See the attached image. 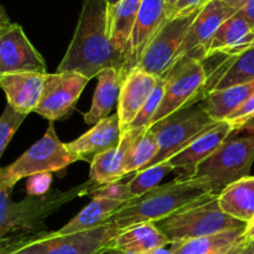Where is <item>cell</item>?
Returning <instances> with one entry per match:
<instances>
[{
    "instance_id": "28",
    "label": "cell",
    "mask_w": 254,
    "mask_h": 254,
    "mask_svg": "<svg viewBox=\"0 0 254 254\" xmlns=\"http://www.w3.org/2000/svg\"><path fill=\"white\" fill-rule=\"evenodd\" d=\"M124 203L127 202L102 197H92L91 202L57 232L61 235H71V233L99 227L107 223L112 215L117 210H119Z\"/></svg>"
},
{
    "instance_id": "37",
    "label": "cell",
    "mask_w": 254,
    "mask_h": 254,
    "mask_svg": "<svg viewBox=\"0 0 254 254\" xmlns=\"http://www.w3.org/2000/svg\"><path fill=\"white\" fill-rule=\"evenodd\" d=\"M238 14L248 22L251 29L254 31V0H250L247 4L238 11Z\"/></svg>"
},
{
    "instance_id": "15",
    "label": "cell",
    "mask_w": 254,
    "mask_h": 254,
    "mask_svg": "<svg viewBox=\"0 0 254 254\" xmlns=\"http://www.w3.org/2000/svg\"><path fill=\"white\" fill-rule=\"evenodd\" d=\"M146 129H127L123 131L121 143L116 148L98 154L91 161L89 181L97 186L117 183L126 176L131 148L143 131Z\"/></svg>"
},
{
    "instance_id": "45",
    "label": "cell",
    "mask_w": 254,
    "mask_h": 254,
    "mask_svg": "<svg viewBox=\"0 0 254 254\" xmlns=\"http://www.w3.org/2000/svg\"><path fill=\"white\" fill-rule=\"evenodd\" d=\"M121 1V0H108V4H109V7L114 6V5H117L118 2Z\"/></svg>"
},
{
    "instance_id": "32",
    "label": "cell",
    "mask_w": 254,
    "mask_h": 254,
    "mask_svg": "<svg viewBox=\"0 0 254 254\" xmlns=\"http://www.w3.org/2000/svg\"><path fill=\"white\" fill-rule=\"evenodd\" d=\"M26 114H21L15 111L12 107L6 104L1 117H0V159L6 149L14 134L26 118Z\"/></svg>"
},
{
    "instance_id": "8",
    "label": "cell",
    "mask_w": 254,
    "mask_h": 254,
    "mask_svg": "<svg viewBox=\"0 0 254 254\" xmlns=\"http://www.w3.org/2000/svg\"><path fill=\"white\" fill-rule=\"evenodd\" d=\"M254 161V134L228 136L225 143L196 170V178L207 179L220 193L231 184L250 176Z\"/></svg>"
},
{
    "instance_id": "36",
    "label": "cell",
    "mask_w": 254,
    "mask_h": 254,
    "mask_svg": "<svg viewBox=\"0 0 254 254\" xmlns=\"http://www.w3.org/2000/svg\"><path fill=\"white\" fill-rule=\"evenodd\" d=\"M254 116V94L251 98H248L242 106L238 109H236L226 121L230 122L233 127V130L238 131L241 127Z\"/></svg>"
},
{
    "instance_id": "1",
    "label": "cell",
    "mask_w": 254,
    "mask_h": 254,
    "mask_svg": "<svg viewBox=\"0 0 254 254\" xmlns=\"http://www.w3.org/2000/svg\"><path fill=\"white\" fill-rule=\"evenodd\" d=\"M106 68L130 71L111 42L108 0H84L72 41L57 72H78L92 79Z\"/></svg>"
},
{
    "instance_id": "10",
    "label": "cell",
    "mask_w": 254,
    "mask_h": 254,
    "mask_svg": "<svg viewBox=\"0 0 254 254\" xmlns=\"http://www.w3.org/2000/svg\"><path fill=\"white\" fill-rule=\"evenodd\" d=\"M198 12L200 10L192 14L166 20L148 45L136 67L158 78H165L178 61L179 50Z\"/></svg>"
},
{
    "instance_id": "46",
    "label": "cell",
    "mask_w": 254,
    "mask_h": 254,
    "mask_svg": "<svg viewBox=\"0 0 254 254\" xmlns=\"http://www.w3.org/2000/svg\"><path fill=\"white\" fill-rule=\"evenodd\" d=\"M124 254H140V253H124Z\"/></svg>"
},
{
    "instance_id": "12",
    "label": "cell",
    "mask_w": 254,
    "mask_h": 254,
    "mask_svg": "<svg viewBox=\"0 0 254 254\" xmlns=\"http://www.w3.org/2000/svg\"><path fill=\"white\" fill-rule=\"evenodd\" d=\"M15 72L46 73V64L19 24L0 29V74Z\"/></svg>"
},
{
    "instance_id": "6",
    "label": "cell",
    "mask_w": 254,
    "mask_h": 254,
    "mask_svg": "<svg viewBox=\"0 0 254 254\" xmlns=\"http://www.w3.org/2000/svg\"><path fill=\"white\" fill-rule=\"evenodd\" d=\"M207 72L202 62L191 56L181 57L164 78V97L151 127L158 122L205 101Z\"/></svg>"
},
{
    "instance_id": "34",
    "label": "cell",
    "mask_w": 254,
    "mask_h": 254,
    "mask_svg": "<svg viewBox=\"0 0 254 254\" xmlns=\"http://www.w3.org/2000/svg\"><path fill=\"white\" fill-rule=\"evenodd\" d=\"M52 183L51 173H41L30 176L26 184L27 196H44L49 193Z\"/></svg>"
},
{
    "instance_id": "3",
    "label": "cell",
    "mask_w": 254,
    "mask_h": 254,
    "mask_svg": "<svg viewBox=\"0 0 254 254\" xmlns=\"http://www.w3.org/2000/svg\"><path fill=\"white\" fill-rule=\"evenodd\" d=\"M97 185L91 181L68 191L55 190L44 196H27L15 202L11 191L0 189V252L19 238L42 232L44 222L62 205L76 197L91 195Z\"/></svg>"
},
{
    "instance_id": "42",
    "label": "cell",
    "mask_w": 254,
    "mask_h": 254,
    "mask_svg": "<svg viewBox=\"0 0 254 254\" xmlns=\"http://www.w3.org/2000/svg\"><path fill=\"white\" fill-rule=\"evenodd\" d=\"M140 254H173L170 248L168 247H161V248H155V250L148 251V252H144Z\"/></svg>"
},
{
    "instance_id": "29",
    "label": "cell",
    "mask_w": 254,
    "mask_h": 254,
    "mask_svg": "<svg viewBox=\"0 0 254 254\" xmlns=\"http://www.w3.org/2000/svg\"><path fill=\"white\" fill-rule=\"evenodd\" d=\"M158 151L159 146L155 133L151 128L146 129L145 131H143L138 136L133 148H131L128 164H127L126 168V175L145 170L149 164L154 160Z\"/></svg>"
},
{
    "instance_id": "39",
    "label": "cell",
    "mask_w": 254,
    "mask_h": 254,
    "mask_svg": "<svg viewBox=\"0 0 254 254\" xmlns=\"http://www.w3.org/2000/svg\"><path fill=\"white\" fill-rule=\"evenodd\" d=\"M221 1L225 2L226 5H228V6L232 7V9L240 11V10L242 9V7L245 6L250 0H221Z\"/></svg>"
},
{
    "instance_id": "43",
    "label": "cell",
    "mask_w": 254,
    "mask_h": 254,
    "mask_svg": "<svg viewBox=\"0 0 254 254\" xmlns=\"http://www.w3.org/2000/svg\"><path fill=\"white\" fill-rule=\"evenodd\" d=\"M240 254H254V243L247 242L245 245V247L242 248Z\"/></svg>"
},
{
    "instance_id": "11",
    "label": "cell",
    "mask_w": 254,
    "mask_h": 254,
    "mask_svg": "<svg viewBox=\"0 0 254 254\" xmlns=\"http://www.w3.org/2000/svg\"><path fill=\"white\" fill-rule=\"evenodd\" d=\"M91 81L78 72L46 73L41 98L35 113L55 122L69 113Z\"/></svg>"
},
{
    "instance_id": "25",
    "label": "cell",
    "mask_w": 254,
    "mask_h": 254,
    "mask_svg": "<svg viewBox=\"0 0 254 254\" xmlns=\"http://www.w3.org/2000/svg\"><path fill=\"white\" fill-rule=\"evenodd\" d=\"M218 205L226 215L243 223L254 217V176L231 184L218 193Z\"/></svg>"
},
{
    "instance_id": "24",
    "label": "cell",
    "mask_w": 254,
    "mask_h": 254,
    "mask_svg": "<svg viewBox=\"0 0 254 254\" xmlns=\"http://www.w3.org/2000/svg\"><path fill=\"white\" fill-rule=\"evenodd\" d=\"M168 246L170 242L156 227L155 222H144L130 226L119 233L112 242L109 253H144Z\"/></svg>"
},
{
    "instance_id": "30",
    "label": "cell",
    "mask_w": 254,
    "mask_h": 254,
    "mask_svg": "<svg viewBox=\"0 0 254 254\" xmlns=\"http://www.w3.org/2000/svg\"><path fill=\"white\" fill-rule=\"evenodd\" d=\"M171 171H174V168L171 166L170 161L168 160L135 173V175L128 181V189L131 200L140 197L144 193L158 188L160 181Z\"/></svg>"
},
{
    "instance_id": "21",
    "label": "cell",
    "mask_w": 254,
    "mask_h": 254,
    "mask_svg": "<svg viewBox=\"0 0 254 254\" xmlns=\"http://www.w3.org/2000/svg\"><path fill=\"white\" fill-rule=\"evenodd\" d=\"M143 0H121L109 7V34L113 49L131 69L130 39Z\"/></svg>"
},
{
    "instance_id": "5",
    "label": "cell",
    "mask_w": 254,
    "mask_h": 254,
    "mask_svg": "<svg viewBox=\"0 0 254 254\" xmlns=\"http://www.w3.org/2000/svg\"><path fill=\"white\" fill-rule=\"evenodd\" d=\"M169 242H184L206 236L217 235L246 223L226 215L218 205V193H211L202 200L176 211L155 222Z\"/></svg>"
},
{
    "instance_id": "18",
    "label": "cell",
    "mask_w": 254,
    "mask_h": 254,
    "mask_svg": "<svg viewBox=\"0 0 254 254\" xmlns=\"http://www.w3.org/2000/svg\"><path fill=\"white\" fill-rule=\"evenodd\" d=\"M254 47V31L248 22L236 12L226 20L216 31L203 52V60L222 55L225 57L237 56Z\"/></svg>"
},
{
    "instance_id": "31",
    "label": "cell",
    "mask_w": 254,
    "mask_h": 254,
    "mask_svg": "<svg viewBox=\"0 0 254 254\" xmlns=\"http://www.w3.org/2000/svg\"><path fill=\"white\" fill-rule=\"evenodd\" d=\"M164 97V78H159L158 84L155 86L154 91L151 92L150 97L145 104L143 106L141 111L134 119L133 123L129 126L128 129H149L151 126V121H153L154 116L158 112L159 107H160L161 102H163Z\"/></svg>"
},
{
    "instance_id": "2",
    "label": "cell",
    "mask_w": 254,
    "mask_h": 254,
    "mask_svg": "<svg viewBox=\"0 0 254 254\" xmlns=\"http://www.w3.org/2000/svg\"><path fill=\"white\" fill-rule=\"evenodd\" d=\"M211 193L216 192L207 179L178 178L124 203L107 222L123 230L138 223L158 222Z\"/></svg>"
},
{
    "instance_id": "40",
    "label": "cell",
    "mask_w": 254,
    "mask_h": 254,
    "mask_svg": "<svg viewBox=\"0 0 254 254\" xmlns=\"http://www.w3.org/2000/svg\"><path fill=\"white\" fill-rule=\"evenodd\" d=\"M9 24H10L9 16H7L6 11H5V9L2 7V5L0 4V29H2V27L6 26V25Z\"/></svg>"
},
{
    "instance_id": "16",
    "label": "cell",
    "mask_w": 254,
    "mask_h": 254,
    "mask_svg": "<svg viewBox=\"0 0 254 254\" xmlns=\"http://www.w3.org/2000/svg\"><path fill=\"white\" fill-rule=\"evenodd\" d=\"M122 135L123 130L119 123V117L114 113L94 124L93 128L76 140L67 143L66 148L77 161H88V159L92 161L98 154L116 148L121 143Z\"/></svg>"
},
{
    "instance_id": "4",
    "label": "cell",
    "mask_w": 254,
    "mask_h": 254,
    "mask_svg": "<svg viewBox=\"0 0 254 254\" xmlns=\"http://www.w3.org/2000/svg\"><path fill=\"white\" fill-rule=\"evenodd\" d=\"M123 231L108 222L71 235L42 231L19 238L0 254H104L109 253L112 242Z\"/></svg>"
},
{
    "instance_id": "22",
    "label": "cell",
    "mask_w": 254,
    "mask_h": 254,
    "mask_svg": "<svg viewBox=\"0 0 254 254\" xmlns=\"http://www.w3.org/2000/svg\"><path fill=\"white\" fill-rule=\"evenodd\" d=\"M127 74L128 71L118 68H106L99 72L92 106L83 116L84 123L97 124L104 118H108L112 109L118 104L119 94Z\"/></svg>"
},
{
    "instance_id": "14",
    "label": "cell",
    "mask_w": 254,
    "mask_h": 254,
    "mask_svg": "<svg viewBox=\"0 0 254 254\" xmlns=\"http://www.w3.org/2000/svg\"><path fill=\"white\" fill-rule=\"evenodd\" d=\"M233 133L235 130L230 122H218L169 160L174 171H179L180 179L195 176L198 166L210 158Z\"/></svg>"
},
{
    "instance_id": "23",
    "label": "cell",
    "mask_w": 254,
    "mask_h": 254,
    "mask_svg": "<svg viewBox=\"0 0 254 254\" xmlns=\"http://www.w3.org/2000/svg\"><path fill=\"white\" fill-rule=\"evenodd\" d=\"M252 81H254V47L237 56L225 57L207 74L206 89L208 93Z\"/></svg>"
},
{
    "instance_id": "26",
    "label": "cell",
    "mask_w": 254,
    "mask_h": 254,
    "mask_svg": "<svg viewBox=\"0 0 254 254\" xmlns=\"http://www.w3.org/2000/svg\"><path fill=\"white\" fill-rule=\"evenodd\" d=\"M246 226L184 242L171 243L173 254H226L240 243L245 242Z\"/></svg>"
},
{
    "instance_id": "44",
    "label": "cell",
    "mask_w": 254,
    "mask_h": 254,
    "mask_svg": "<svg viewBox=\"0 0 254 254\" xmlns=\"http://www.w3.org/2000/svg\"><path fill=\"white\" fill-rule=\"evenodd\" d=\"M176 1H178V0H166V5H168V11H169V9H170V7L174 6V4H175Z\"/></svg>"
},
{
    "instance_id": "27",
    "label": "cell",
    "mask_w": 254,
    "mask_h": 254,
    "mask_svg": "<svg viewBox=\"0 0 254 254\" xmlns=\"http://www.w3.org/2000/svg\"><path fill=\"white\" fill-rule=\"evenodd\" d=\"M254 94V81L230 88L208 92L203 101V109L216 122L226 121Z\"/></svg>"
},
{
    "instance_id": "33",
    "label": "cell",
    "mask_w": 254,
    "mask_h": 254,
    "mask_svg": "<svg viewBox=\"0 0 254 254\" xmlns=\"http://www.w3.org/2000/svg\"><path fill=\"white\" fill-rule=\"evenodd\" d=\"M91 196L92 197H102L108 198V200L123 201V202H128V201L131 200L130 193H129L128 183L122 184L119 181L108 184V185L97 186L91 192Z\"/></svg>"
},
{
    "instance_id": "17",
    "label": "cell",
    "mask_w": 254,
    "mask_h": 254,
    "mask_svg": "<svg viewBox=\"0 0 254 254\" xmlns=\"http://www.w3.org/2000/svg\"><path fill=\"white\" fill-rule=\"evenodd\" d=\"M158 77L146 73L138 67H134L128 72L122 86L117 108L122 130H127L133 123L158 84Z\"/></svg>"
},
{
    "instance_id": "19",
    "label": "cell",
    "mask_w": 254,
    "mask_h": 254,
    "mask_svg": "<svg viewBox=\"0 0 254 254\" xmlns=\"http://www.w3.org/2000/svg\"><path fill=\"white\" fill-rule=\"evenodd\" d=\"M45 74L37 72L0 74V88L6 96L7 104L26 116L35 112L41 98Z\"/></svg>"
},
{
    "instance_id": "41",
    "label": "cell",
    "mask_w": 254,
    "mask_h": 254,
    "mask_svg": "<svg viewBox=\"0 0 254 254\" xmlns=\"http://www.w3.org/2000/svg\"><path fill=\"white\" fill-rule=\"evenodd\" d=\"M238 131H248V133L254 134V116L251 119H248V121L241 127Z\"/></svg>"
},
{
    "instance_id": "7",
    "label": "cell",
    "mask_w": 254,
    "mask_h": 254,
    "mask_svg": "<svg viewBox=\"0 0 254 254\" xmlns=\"http://www.w3.org/2000/svg\"><path fill=\"white\" fill-rule=\"evenodd\" d=\"M50 122L46 133L10 165L0 168V189L12 190L20 180L41 173H55L76 163Z\"/></svg>"
},
{
    "instance_id": "13",
    "label": "cell",
    "mask_w": 254,
    "mask_h": 254,
    "mask_svg": "<svg viewBox=\"0 0 254 254\" xmlns=\"http://www.w3.org/2000/svg\"><path fill=\"white\" fill-rule=\"evenodd\" d=\"M237 12L221 0H212L203 9L191 24L185 40L179 50L178 61L184 56H191L193 59L202 60L203 52L211 39L216 34L221 25Z\"/></svg>"
},
{
    "instance_id": "38",
    "label": "cell",
    "mask_w": 254,
    "mask_h": 254,
    "mask_svg": "<svg viewBox=\"0 0 254 254\" xmlns=\"http://www.w3.org/2000/svg\"><path fill=\"white\" fill-rule=\"evenodd\" d=\"M245 238L247 242L254 243V217L248 223H246Z\"/></svg>"
},
{
    "instance_id": "9",
    "label": "cell",
    "mask_w": 254,
    "mask_h": 254,
    "mask_svg": "<svg viewBox=\"0 0 254 254\" xmlns=\"http://www.w3.org/2000/svg\"><path fill=\"white\" fill-rule=\"evenodd\" d=\"M213 121L202 106L184 109L151 127L158 141L159 151L146 169L168 161L186 148L197 136L212 128Z\"/></svg>"
},
{
    "instance_id": "35",
    "label": "cell",
    "mask_w": 254,
    "mask_h": 254,
    "mask_svg": "<svg viewBox=\"0 0 254 254\" xmlns=\"http://www.w3.org/2000/svg\"><path fill=\"white\" fill-rule=\"evenodd\" d=\"M210 1H212V0H178L174 4V6L169 9L168 19L192 14V12L198 11L202 7H205Z\"/></svg>"
},
{
    "instance_id": "20",
    "label": "cell",
    "mask_w": 254,
    "mask_h": 254,
    "mask_svg": "<svg viewBox=\"0 0 254 254\" xmlns=\"http://www.w3.org/2000/svg\"><path fill=\"white\" fill-rule=\"evenodd\" d=\"M168 20L166 0H143L130 39L131 68L136 67L144 51Z\"/></svg>"
}]
</instances>
